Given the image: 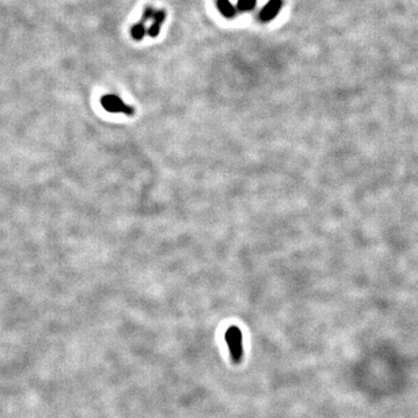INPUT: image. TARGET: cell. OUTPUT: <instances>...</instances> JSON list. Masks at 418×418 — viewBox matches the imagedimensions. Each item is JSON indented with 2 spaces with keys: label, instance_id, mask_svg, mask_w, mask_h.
Returning a JSON list of instances; mask_svg holds the SVG:
<instances>
[{
  "label": "cell",
  "instance_id": "cell-1",
  "mask_svg": "<svg viewBox=\"0 0 418 418\" xmlns=\"http://www.w3.org/2000/svg\"><path fill=\"white\" fill-rule=\"evenodd\" d=\"M226 340L228 344L230 355L235 364L241 362L243 358V336L237 326H230L226 332Z\"/></svg>",
  "mask_w": 418,
  "mask_h": 418
},
{
  "label": "cell",
  "instance_id": "cell-2",
  "mask_svg": "<svg viewBox=\"0 0 418 418\" xmlns=\"http://www.w3.org/2000/svg\"><path fill=\"white\" fill-rule=\"evenodd\" d=\"M101 105L106 111L109 113H121V114L133 116L135 109L131 106L127 105L122 99L114 94H106L101 98Z\"/></svg>",
  "mask_w": 418,
  "mask_h": 418
},
{
  "label": "cell",
  "instance_id": "cell-3",
  "mask_svg": "<svg viewBox=\"0 0 418 418\" xmlns=\"http://www.w3.org/2000/svg\"><path fill=\"white\" fill-rule=\"evenodd\" d=\"M282 6V0H270L260 12V19L264 23H269L277 17V14L280 12Z\"/></svg>",
  "mask_w": 418,
  "mask_h": 418
},
{
  "label": "cell",
  "instance_id": "cell-4",
  "mask_svg": "<svg viewBox=\"0 0 418 418\" xmlns=\"http://www.w3.org/2000/svg\"><path fill=\"white\" fill-rule=\"evenodd\" d=\"M218 7L223 16L226 18H233L236 14V9L230 3V0H218Z\"/></svg>",
  "mask_w": 418,
  "mask_h": 418
},
{
  "label": "cell",
  "instance_id": "cell-5",
  "mask_svg": "<svg viewBox=\"0 0 418 418\" xmlns=\"http://www.w3.org/2000/svg\"><path fill=\"white\" fill-rule=\"evenodd\" d=\"M144 35H145V27L142 24L135 25L134 27L131 28V36H133V39L136 40V41L142 40Z\"/></svg>",
  "mask_w": 418,
  "mask_h": 418
},
{
  "label": "cell",
  "instance_id": "cell-6",
  "mask_svg": "<svg viewBox=\"0 0 418 418\" xmlns=\"http://www.w3.org/2000/svg\"><path fill=\"white\" fill-rule=\"evenodd\" d=\"M257 0H238L237 7L242 12H249L256 6Z\"/></svg>",
  "mask_w": 418,
  "mask_h": 418
},
{
  "label": "cell",
  "instance_id": "cell-7",
  "mask_svg": "<svg viewBox=\"0 0 418 418\" xmlns=\"http://www.w3.org/2000/svg\"><path fill=\"white\" fill-rule=\"evenodd\" d=\"M152 20L155 24L162 25L164 23V20H165V12H164V11H157V12H155V16H153Z\"/></svg>",
  "mask_w": 418,
  "mask_h": 418
},
{
  "label": "cell",
  "instance_id": "cell-8",
  "mask_svg": "<svg viewBox=\"0 0 418 418\" xmlns=\"http://www.w3.org/2000/svg\"><path fill=\"white\" fill-rule=\"evenodd\" d=\"M159 32H160V25L155 24V23H153L151 27L148 29V34L151 36V38H155V36L158 35Z\"/></svg>",
  "mask_w": 418,
  "mask_h": 418
},
{
  "label": "cell",
  "instance_id": "cell-9",
  "mask_svg": "<svg viewBox=\"0 0 418 418\" xmlns=\"http://www.w3.org/2000/svg\"><path fill=\"white\" fill-rule=\"evenodd\" d=\"M153 16H155V11H153L151 7H148V9L144 11V13H143V21L152 19Z\"/></svg>",
  "mask_w": 418,
  "mask_h": 418
}]
</instances>
